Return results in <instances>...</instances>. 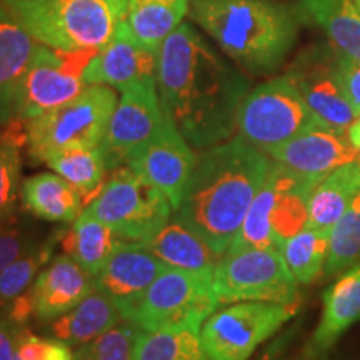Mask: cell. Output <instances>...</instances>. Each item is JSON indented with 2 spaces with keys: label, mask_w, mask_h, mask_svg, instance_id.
Returning <instances> with one entry per match:
<instances>
[{
  "label": "cell",
  "mask_w": 360,
  "mask_h": 360,
  "mask_svg": "<svg viewBox=\"0 0 360 360\" xmlns=\"http://www.w3.org/2000/svg\"><path fill=\"white\" fill-rule=\"evenodd\" d=\"M120 242L122 238L109 225L90 215L87 210H84L69 231L60 236L64 254L92 276L102 269Z\"/></svg>",
  "instance_id": "cell-26"
},
{
  "label": "cell",
  "mask_w": 360,
  "mask_h": 360,
  "mask_svg": "<svg viewBox=\"0 0 360 360\" xmlns=\"http://www.w3.org/2000/svg\"><path fill=\"white\" fill-rule=\"evenodd\" d=\"M7 307V322H11L13 327L24 328L27 323L35 317V300L32 285H30L24 294L15 297Z\"/></svg>",
  "instance_id": "cell-39"
},
{
  "label": "cell",
  "mask_w": 360,
  "mask_h": 360,
  "mask_svg": "<svg viewBox=\"0 0 360 360\" xmlns=\"http://www.w3.org/2000/svg\"><path fill=\"white\" fill-rule=\"evenodd\" d=\"M139 334L141 328L130 322L112 327L89 344L80 345L74 360H132Z\"/></svg>",
  "instance_id": "cell-35"
},
{
  "label": "cell",
  "mask_w": 360,
  "mask_h": 360,
  "mask_svg": "<svg viewBox=\"0 0 360 360\" xmlns=\"http://www.w3.org/2000/svg\"><path fill=\"white\" fill-rule=\"evenodd\" d=\"M360 260V192L342 217L330 229L328 255L326 262L327 277H335L354 267Z\"/></svg>",
  "instance_id": "cell-33"
},
{
  "label": "cell",
  "mask_w": 360,
  "mask_h": 360,
  "mask_svg": "<svg viewBox=\"0 0 360 360\" xmlns=\"http://www.w3.org/2000/svg\"><path fill=\"white\" fill-rule=\"evenodd\" d=\"M330 231L305 227L282 245V255L295 281L304 285L312 283L326 269Z\"/></svg>",
  "instance_id": "cell-32"
},
{
  "label": "cell",
  "mask_w": 360,
  "mask_h": 360,
  "mask_svg": "<svg viewBox=\"0 0 360 360\" xmlns=\"http://www.w3.org/2000/svg\"><path fill=\"white\" fill-rule=\"evenodd\" d=\"M359 162H360V160H359Z\"/></svg>",
  "instance_id": "cell-44"
},
{
  "label": "cell",
  "mask_w": 360,
  "mask_h": 360,
  "mask_svg": "<svg viewBox=\"0 0 360 360\" xmlns=\"http://www.w3.org/2000/svg\"><path fill=\"white\" fill-rule=\"evenodd\" d=\"M119 305L102 292H92L77 307L57 317L51 323L53 339L72 345H84L122 322Z\"/></svg>",
  "instance_id": "cell-23"
},
{
  "label": "cell",
  "mask_w": 360,
  "mask_h": 360,
  "mask_svg": "<svg viewBox=\"0 0 360 360\" xmlns=\"http://www.w3.org/2000/svg\"><path fill=\"white\" fill-rule=\"evenodd\" d=\"M212 283L219 304H299V282L281 249L227 252L215 265Z\"/></svg>",
  "instance_id": "cell-9"
},
{
  "label": "cell",
  "mask_w": 360,
  "mask_h": 360,
  "mask_svg": "<svg viewBox=\"0 0 360 360\" xmlns=\"http://www.w3.org/2000/svg\"><path fill=\"white\" fill-rule=\"evenodd\" d=\"M354 2H355V6H357V8L360 11V0H354Z\"/></svg>",
  "instance_id": "cell-43"
},
{
  "label": "cell",
  "mask_w": 360,
  "mask_h": 360,
  "mask_svg": "<svg viewBox=\"0 0 360 360\" xmlns=\"http://www.w3.org/2000/svg\"><path fill=\"white\" fill-rule=\"evenodd\" d=\"M39 47L0 0V122L13 119L17 89Z\"/></svg>",
  "instance_id": "cell-20"
},
{
  "label": "cell",
  "mask_w": 360,
  "mask_h": 360,
  "mask_svg": "<svg viewBox=\"0 0 360 360\" xmlns=\"http://www.w3.org/2000/svg\"><path fill=\"white\" fill-rule=\"evenodd\" d=\"M191 0H129L127 24L135 40L155 52L188 15Z\"/></svg>",
  "instance_id": "cell-27"
},
{
  "label": "cell",
  "mask_w": 360,
  "mask_h": 360,
  "mask_svg": "<svg viewBox=\"0 0 360 360\" xmlns=\"http://www.w3.org/2000/svg\"><path fill=\"white\" fill-rule=\"evenodd\" d=\"M164 122V110L155 79H146L122 89L102 150L109 170L127 164L130 155L150 141Z\"/></svg>",
  "instance_id": "cell-13"
},
{
  "label": "cell",
  "mask_w": 360,
  "mask_h": 360,
  "mask_svg": "<svg viewBox=\"0 0 360 360\" xmlns=\"http://www.w3.org/2000/svg\"><path fill=\"white\" fill-rule=\"evenodd\" d=\"M157 259L169 267L191 270V272L214 274L220 255L205 244L199 233L192 231L177 214L143 244Z\"/></svg>",
  "instance_id": "cell-21"
},
{
  "label": "cell",
  "mask_w": 360,
  "mask_h": 360,
  "mask_svg": "<svg viewBox=\"0 0 360 360\" xmlns=\"http://www.w3.org/2000/svg\"><path fill=\"white\" fill-rule=\"evenodd\" d=\"M87 212L109 225L122 240L146 244L167 222L172 207L159 188L120 165L103 182Z\"/></svg>",
  "instance_id": "cell-7"
},
{
  "label": "cell",
  "mask_w": 360,
  "mask_h": 360,
  "mask_svg": "<svg viewBox=\"0 0 360 360\" xmlns=\"http://www.w3.org/2000/svg\"><path fill=\"white\" fill-rule=\"evenodd\" d=\"M299 89L319 122L347 132L359 114L349 102L340 77L339 53L327 40L314 42L297 53L285 72Z\"/></svg>",
  "instance_id": "cell-12"
},
{
  "label": "cell",
  "mask_w": 360,
  "mask_h": 360,
  "mask_svg": "<svg viewBox=\"0 0 360 360\" xmlns=\"http://www.w3.org/2000/svg\"><path fill=\"white\" fill-rule=\"evenodd\" d=\"M35 317L56 321L96 292L94 276L69 255L57 257L32 283Z\"/></svg>",
  "instance_id": "cell-19"
},
{
  "label": "cell",
  "mask_w": 360,
  "mask_h": 360,
  "mask_svg": "<svg viewBox=\"0 0 360 360\" xmlns=\"http://www.w3.org/2000/svg\"><path fill=\"white\" fill-rule=\"evenodd\" d=\"M45 164L56 170L60 177L69 180L72 186L77 187L82 192L85 204L92 202L105 182L107 172H110L102 146L58 152Z\"/></svg>",
  "instance_id": "cell-29"
},
{
  "label": "cell",
  "mask_w": 360,
  "mask_h": 360,
  "mask_svg": "<svg viewBox=\"0 0 360 360\" xmlns=\"http://www.w3.org/2000/svg\"><path fill=\"white\" fill-rule=\"evenodd\" d=\"M155 64L157 53L147 51L135 40L125 19L117 27L110 42L90 60L84 72V82L122 90L141 80L155 79Z\"/></svg>",
  "instance_id": "cell-17"
},
{
  "label": "cell",
  "mask_w": 360,
  "mask_h": 360,
  "mask_svg": "<svg viewBox=\"0 0 360 360\" xmlns=\"http://www.w3.org/2000/svg\"><path fill=\"white\" fill-rule=\"evenodd\" d=\"M155 84L164 114L193 148L229 141L250 92L244 70L231 64L191 24H180L157 51Z\"/></svg>",
  "instance_id": "cell-1"
},
{
  "label": "cell",
  "mask_w": 360,
  "mask_h": 360,
  "mask_svg": "<svg viewBox=\"0 0 360 360\" xmlns=\"http://www.w3.org/2000/svg\"><path fill=\"white\" fill-rule=\"evenodd\" d=\"M255 360H276V347H270L267 354L260 355V357Z\"/></svg>",
  "instance_id": "cell-42"
},
{
  "label": "cell",
  "mask_w": 360,
  "mask_h": 360,
  "mask_svg": "<svg viewBox=\"0 0 360 360\" xmlns=\"http://www.w3.org/2000/svg\"><path fill=\"white\" fill-rule=\"evenodd\" d=\"M278 191V165L272 160L269 175L265 179L254 202L247 210V215L238 229L227 252H240L250 249H281L270 229V210ZM225 252V254H227Z\"/></svg>",
  "instance_id": "cell-28"
},
{
  "label": "cell",
  "mask_w": 360,
  "mask_h": 360,
  "mask_svg": "<svg viewBox=\"0 0 360 360\" xmlns=\"http://www.w3.org/2000/svg\"><path fill=\"white\" fill-rule=\"evenodd\" d=\"M167 267L141 242L122 240L94 276V283L96 290L122 309L137 300Z\"/></svg>",
  "instance_id": "cell-16"
},
{
  "label": "cell",
  "mask_w": 360,
  "mask_h": 360,
  "mask_svg": "<svg viewBox=\"0 0 360 360\" xmlns=\"http://www.w3.org/2000/svg\"><path fill=\"white\" fill-rule=\"evenodd\" d=\"M110 85H87L64 105L27 120L30 159L45 164L52 155L70 148L101 147L117 107Z\"/></svg>",
  "instance_id": "cell-5"
},
{
  "label": "cell",
  "mask_w": 360,
  "mask_h": 360,
  "mask_svg": "<svg viewBox=\"0 0 360 360\" xmlns=\"http://www.w3.org/2000/svg\"><path fill=\"white\" fill-rule=\"evenodd\" d=\"M27 249L25 236L15 220L11 217L0 220V274L12 262L22 257Z\"/></svg>",
  "instance_id": "cell-36"
},
{
  "label": "cell",
  "mask_w": 360,
  "mask_h": 360,
  "mask_svg": "<svg viewBox=\"0 0 360 360\" xmlns=\"http://www.w3.org/2000/svg\"><path fill=\"white\" fill-rule=\"evenodd\" d=\"M56 238L39 247V249H29L22 257L12 262L6 270L0 274V305H8L15 297L29 289L34 283V278L40 274L49 260L52 259Z\"/></svg>",
  "instance_id": "cell-34"
},
{
  "label": "cell",
  "mask_w": 360,
  "mask_h": 360,
  "mask_svg": "<svg viewBox=\"0 0 360 360\" xmlns=\"http://www.w3.org/2000/svg\"><path fill=\"white\" fill-rule=\"evenodd\" d=\"M270 165L272 159L240 134L204 148L195 157L175 214L222 257L262 188Z\"/></svg>",
  "instance_id": "cell-2"
},
{
  "label": "cell",
  "mask_w": 360,
  "mask_h": 360,
  "mask_svg": "<svg viewBox=\"0 0 360 360\" xmlns=\"http://www.w3.org/2000/svg\"><path fill=\"white\" fill-rule=\"evenodd\" d=\"M47 349L49 339H42V337L30 334L25 328H20L17 332L13 360H45V357H47Z\"/></svg>",
  "instance_id": "cell-38"
},
{
  "label": "cell",
  "mask_w": 360,
  "mask_h": 360,
  "mask_svg": "<svg viewBox=\"0 0 360 360\" xmlns=\"http://www.w3.org/2000/svg\"><path fill=\"white\" fill-rule=\"evenodd\" d=\"M25 209L49 222H74L85 205L82 192L56 174H37L20 187Z\"/></svg>",
  "instance_id": "cell-24"
},
{
  "label": "cell",
  "mask_w": 360,
  "mask_h": 360,
  "mask_svg": "<svg viewBox=\"0 0 360 360\" xmlns=\"http://www.w3.org/2000/svg\"><path fill=\"white\" fill-rule=\"evenodd\" d=\"M19 330L20 328L13 327L11 322L0 321V360H13Z\"/></svg>",
  "instance_id": "cell-40"
},
{
  "label": "cell",
  "mask_w": 360,
  "mask_h": 360,
  "mask_svg": "<svg viewBox=\"0 0 360 360\" xmlns=\"http://www.w3.org/2000/svg\"><path fill=\"white\" fill-rule=\"evenodd\" d=\"M96 53L94 49L67 52L40 44L17 89L13 119H34L77 97L87 87L84 72Z\"/></svg>",
  "instance_id": "cell-11"
},
{
  "label": "cell",
  "mask_w": 360,
  "mask_h": 360,
  "mask_svg": "<svg viewBox=\"0 0 360 360\" xmlns=\"http://www.w3.org/2000/svg\"><path fill=\"white\" fill-rule=\"evenodd\" d=\"M299 304L237 302L210 315L200 328L207 360H249L297 314Z\"/></svg>",
  "instance_id": "cell-10"
},
{
  "label": "cell",
  "mask_w": 360,
  "mask_h": 360,
  "mask_svg": "<svg viewBox=\"0 0 360 360\" xmlns=\"http://www.w3.org/2000/svg\"><path fill=\"white\" fill-rule=\"evenodd\" d=\"M360 192V162H350L315 186L309 199L307 227L330 231Z\"/></svg>",
  "instance_id": "cell-25"
},
{
  "label": "cell",
  "mask_w": 360,
  "mask_h": 360,
  "mask_svg": "<svg viewBox=\"0 0 360 360\" xmlns=\"http://www.w3.org/2000/svg\"><path fill=\"white\" fill-rule=\"evenodd\" d=\"M347 135H349L350 142H352L354 146L360 150V115L354 120V124L349 127Z\"/></svg>",
  "instance_id": "cell-41"
},
{
  "label": "cell",
  "mask_w": 360,
  "mask_h": 360,
  "mask_svg": "<svg viewBox=\"0 0 360 360\" xmlns=\"http://www.w3.org/2000/svg\"><path fill=\"white\" fill-rule=\"evenodd\" d=\"M212 276L167 267L137 300L120 309L124 321L141 330L192 328L200 332L220 305Z\"/></svg>",
  "instance_id": "cell-6"
},
{
  "label": "cell",
  "mask_w": 360,
  "mask_h": 360,
  "mask_svg": "<svg viewBox=\"0 0 360 360\" xmlns=\"http://www.w3.org/2000/svg\"><path fill=\"white\" fill-rule=\"evenodd\" d=\"M270 159L300 177L319 184L342 165L360 160V150L347 132L317 125L295 135L267 154Z\"/></svg>",
  "instance_id": "cell-15"
},
{
  "label": "cell",
  "mask_w": 360,
  "mask_h": 360,
  "mask_svg": "<svg viewBox=\"0 0 360 360\" xmlns=\"http://www.w3.org/2000/svg\"><path fill=\"white\" fill-rule=\"evenodd\" d=\"M132 360H207L200 332L192 328L141 330Z\"/></svg>",
  "instance_id": "cell-31"
},
{
  "label": "cell",
  "mask_w": 360,
  "mask_h": 360,
  "mask_svg": "<svg viewBox=\"0 0 360 360\" xmlns=\"http://www.w3.org/2000/svg\"><path fill=\"white\" fill-rule=\"evenodd\" d=\"M24 146H27L25 119L0 122V220L11 217L15 209Z\"/></svg>",
  "instance_id": "cell-30"
},
{
  "label": "cell",
  "mask_w": 360,
  "mask_h": 360,
  "mask_svg": "<svg viewBox=\"0 0 360 360\" xmlns=\"http://www.w3.org/2000/svg\"><path fill=\"white\" fill-rule=\"evenodd\" d=\"M305 24L322 30L337 53L360 62V11L354 0H295Z\"/></svg>",
  "instance_id": "cell-22"
},
{
  "label": "cell",
  "mask_w": 360,
  "mask_h": 360,
  "mask_svg": "<svg viewBox=\"0 0 360 360\" xmlns=\"http://www.w3.org/2000/svg\"><path fill=\"white\" fill-rule=\"evenodd\" d=\"M317 125L322 124L287 74L250 90L237 115L238 134L265 154Z\"/></svg>",
  "instance_id": "cell-8"
},
{
  "label": "cell",
  "mask_w": 360,
  "mask_h": 360,
  "mask_svg": "<svg viewBox=\"0 0 360 360\" xmlns=\"http://www.w3.org/2000/svg\"><path fill=\"white\" fill-rule=\"evenodd\" d=\"M195 157L188 142L164 114V122L157 134L130 155L127 164L135 174L164 193L175 212L192 174Z\"/></svg>",
  "instance_id": "cell-14"
},
{
  "label": "cell",
  "mask_w": 360,
  "mask_h": 360,
  "mask_svg": "<svg viewBox=\"0 0 360 360\" xmlns=\"http://www.w3.org/2000/svg\"><path fill=\"white\" fill-rule=\"evenodd\" d=\"M39 44L56 51L105 47L127 19L129 0H2Z\"/></svg>",
  "instance_id": "cell-4"
},
{
  "label": "cell",
  "mask_w": 360,
  "mask_h": 360,
  "mask_svg": "<svg viewBox=\"0 0 360 360\" xmlns=\"http://www.w3.org/2000/svg\"><path fill=\"white\" fill-rule=\"evenodd\" d=\"M191 19L245 74L274 75L285 64L305 25L297 2L191 0Z\"/></svg>",
  "instance_id": "cell-3"
},
{
  "label": "cell",
  "mask_w": 360,
  "mask_h": 360,
  "mask_svg": "<svg viewBox=\"0 0 360 360\" xmlns=\"http://www.w3.org/2000/svg\"><path fill=\"white\" fill-rule=\"evenodd\" d=\"M339 67L349 102L360 115V62L339 53Z\"/></svg>",
  "instance_id": "cell-37"
},
{
  "label": "cell",
  "mask_w": 360,
  "mask_h": 360,
  "mask_svg": "<svg viewBox=\"0 0 360 360\" xmlns=\"http://www.w3.org/2000/svg\"><path fill=\"white\" fill-rule=\"evenodd\" d=\"M322 315L302 350V360H326L350 327L360 322V262L340 274L322 295Z\"/></svg>",
  "instance_id": "cell-18"
}]
</instances>
